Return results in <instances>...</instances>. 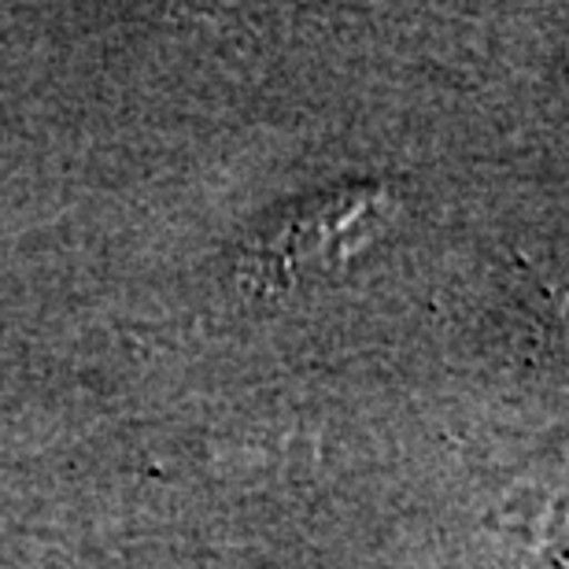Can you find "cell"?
I'll list each match as a JSON object with an SVG mask.
<instances>
[{
	"instance_id": "6da1fadb",
	"label": "cell",
	"mask_w": 569,
	"mask_h": 569,
	"mask_svg": "<svg viewBox=\"0 0 569 569\" xmlns=\"http://www.w3.org/2000/svg\"><path fill=\"white\" fill-rule=\"evenodd\" d=\"M389 214L392 197L378 186H356L307 200L248 248L241 267L244 284L278 292L307 274H326L367 248L385 230Z\"/></svg>"
}]
</instances>
